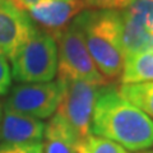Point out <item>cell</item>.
Listing matches in <instances>:
<instances>
[{
	"instance_id": "1",
	"label": "cell",
	"mask_w": 153,
	"mask_h": 153,
	"mask_svg": "<svg viewBox=\"0 0 153 153\" xmlns=\"http://www.w3.org/2000/svg\"><path fill=\"white\" fill-rule=\"evenodd\" d=\"M91 133L117 143L130 152L153 147V120L126 101L114 85L106 84L100 88Z\"/></svg>"
},
{
	"instance_id": "2",
	"label": "cell",
	"mask_w": 153,
	"mask_h": 153,
	"mask_svg": "<svg viewBox=\"0 0 153 153\" xmlns=\"http://www.w3.org/2000/svg\"><path fill=\"white\" fill-rule=\"evenodd\" d=\"M73 22L79 28L84 44L97 69L106 79L120 78L125 64L121 40V13L119 10L87 9Z\"/></svg>"
},
{
	"instance_id": "3",
	"label": "cell",
	"mask_w": 153,
	"mask_h": 153,
	"mask_svg": "<svg viewBox=\"0 0 153 153\" xmlns=\"http://www.w3.org/2000/svg\"><path fill=\"white\" fill-rule=\"evenodd\" d=\"M57 73V45L52 35L35 31L12 59V76L19 83H46Z\"/></svg>"
},
{
	"instance_id": "4",
	"label": "cell",
	"mask_w": 153,
	"mask_h": 153,
	"mask_svg": "<svg viewBox=\"0 0 153 153\" xmlns=\"http://www.w3.org/2000/svg\"><path fill=\"white\" fill-rule=\"evenodd\" d=\"M54 38L57 45V79L84 80L96 85L107 84V79L97 69L82 33L73 21Z\"/></svg>"
},
{
	"instance_id": "5",
	"label": "cell",
	"mask_w": 153,
	"mask_h": 153,
	"mask_svg": "<svg viewBox=\"0 0 153 153\" xmlns=\"http://www.w3.org/2000/svg\"><path fill=\"white\" fill-rule=\"evenodd\" d=\"M57 83L61 94L55 115L69 126L80 142L91 135L93 108L102 85L73 79H57Z\"/></svg>"
},
{
	"instance_id": "6",
	"label": "cell",
	"mask_w": 153,
	"mask_h": 153,
	"mask_svg": "<svg viewBox=\"0 0 153 153\" xmlns=\"http://www.w3.org/2000/svg\"><path fill=\"white\" fill-rule=\"evenodd\" d=\"M60 94L57 82L19 84L12 89L4 108L36 119H47L56 111Z\"/></svg>"
},
{
	"instance_id": "7",
	"label": "cell",
	"mask_w": 153,
	"mask_h": 153,
	"mask_svg": "<svg viewBox=\"0 0 153 153\" xmlns=\"http://www.w3.org/2000/svg\"><path fill=\"white\" fill-rule=\"evenodd\" d=\"M36 28L26 10L10 0H0V55L13 59Z\"/></svg>"
},
{
	"instance_id": "8",
	"label": "cell",
	"mask_w": 153,
	"mask_h": 153,
	"mask_svg": "<svg viewBox=\"0 0 153 153\" xmlns=\"http://www.w3.org/2000/svg\"><path fill=\"white\" fill-rule=\"evenodd\" d=\"M84 9L82 0H51L27 9V14L41 30L55 36Z\"/></svg>"
},
{
	"instance_id": "9",
	"label": "cell",
	"mask_w": 153,
	"mask_h": 153,
	"mask_svg": "<svg viewBox=\"0 0 153 153\" xmlns=\"http://www.w3.org/2000/svg\"><path fill=\"white\" fill-rule=\"evenodd\" d=\"M45 124L36 117L4 108L0 140L3 143H41L45 137Z\"/></svg>"
},
{
	"instance_id": "10",
	"label": "cell",
	"mask_w": 153,
	"mask_h": 153,
	"mask_svg": "<svg viewBox=\"0 0 153 153\" xmlns=\"http://www.w3.org/2000/svg\"><path fill=\"white\" fill-rule=\"evenodd\" d=\"M44 138V153H76V144L79 140L69 126L56 115L46 125Z\"/></svg>"
},
{
	"instance_id": "11",
	"label": "cell",
	"mask_w": 153,
	"mask_h": 153,
	"mask_svg": "<svg viewBox=\"0 0 153 153\" xmlns=\"http://www.w3.org/2000/svg\"><path fill=\"white\" fill-rule=\"evenodd\" d=\"M120 80L123 84L153 80V51L125 56Z\"/></svg>"
},
{
	"instance_id": "12",
	"label": "cell",
	"mask_w": 153,
	"mask_h": 153,
	"mask_svg": "<svg viewBox=\"0 0 153 153\" xmlns=\"http://www.w3.org/2000/svg\"><path fill=\"white\" fill-rule=\"evenodd\" d=\"M124 98L153 119V80L125 83L117 88Z\"/></svg>"
},
{
	"instance_id": "13",
	"label": "cell",
	"mask_w": 153,
	"mask_h": 153,
	"mask_svg": "<svg viewBox=\"0 0 153 153\" xmlns=\"http://www.w3.org/2000/svg\"><path fill=\"white\" fill-rule=\"evenodd\" d=\"M121 14L153 36V0H134Z\"/></svg>"
},
{
	"instance_id": "14",
	"label": "cell",
	"mask_w": 153,
	"mask_h": 153,
	"mask_svg": "<svg viewBox=\"0 0 153 153\" xmlns=\"http://www.w3.org/2000/svg\"><path fill=\"white\" fill-rule=\"evenodd\" d=\"M76 153H130L120 144L91 134L76 144Z\"/></svg>"
},
{
	"instance_id": "15",
	"label": "cell",
	"mask_w": 153,
	"mask_h": 153,
	"mask_svg": "<svg viewBox=\"0 0 153 153\" xmlns=\"http://www.w3.org/2000/svg\"><path fill=\"white\" fill-rule=\"evenodd\" d=\"M85 9L97 10H124L134 0H82Z\"/></svg>"
},
{
	"instance_id": "16",
	"label": "cell",
	"mask_w": 153,
	"mask_h": 153,
	"mask_svg": "<svg viewBox=\"0 0 153 153\" xmlns=\"http://www.w3.org/2000/svg\"><path fill=\"white\" fill-rule=\"evenodd\" d=\"M0 153H44L42 143H1Z\"/></svg>"
},
{
	"instance_id": "17",
	"label": "cell",
	"mask_w": 153,
	"mask_h": 153,
	"mask_svg": "<svg viewBox=\"0 0 153 153\" xmlns=\"http://www.w3.org/2000/svg\"><path fill=\"white\" fill-rule=\"evenodd\" d=\"M12 83V71L7 57L0 55V96L7 94Z\"/></svg>"
},
{
	"instance_id": "18",
	"label": "cell",
	"mask_w": 153,
	"mask_h": 153,
	"mask_svg": "<svg viewBox=\"0 0 153 153\" xmlns=\"http://www.w3.org/2000/svg\"><path fill=\"white\" fill-rule=\"evenodd\" d=\"M16 7H18L22 10H27L32 7L37 5L40 3H45V1H51V0H10Z\"/></svg>"
},
{
	"instance_id": "19",
	"label": "cell",
	"mask_w": 153,
	"mask_h": 153,
	"mask_svg": "<svg viewBox=\"0 0 153 153\" xmlns=\"http://www.w3.org/2000/svg\"><path fill=\"white\" fill-rule=\"evenodd\" d=\"M1 119H3V111H1V103H0V125H1Z\"/></svg>"
},
{
	"instance_id": "20",
	"label": "cell",
	"mask_w": 153,
	"mask_h": 153,
	"mask_svg": "<svg viewBox=\"0 0 153 153\" xmlns=\"http://www.w3.org/2000/svg\"><path fill=\"white\" fill-rule=\"evenodd\" d=\"M142 153H153V149H151V151H148V149H147V151H144V152H142Z\"/></svg>"
}]
</instances>
